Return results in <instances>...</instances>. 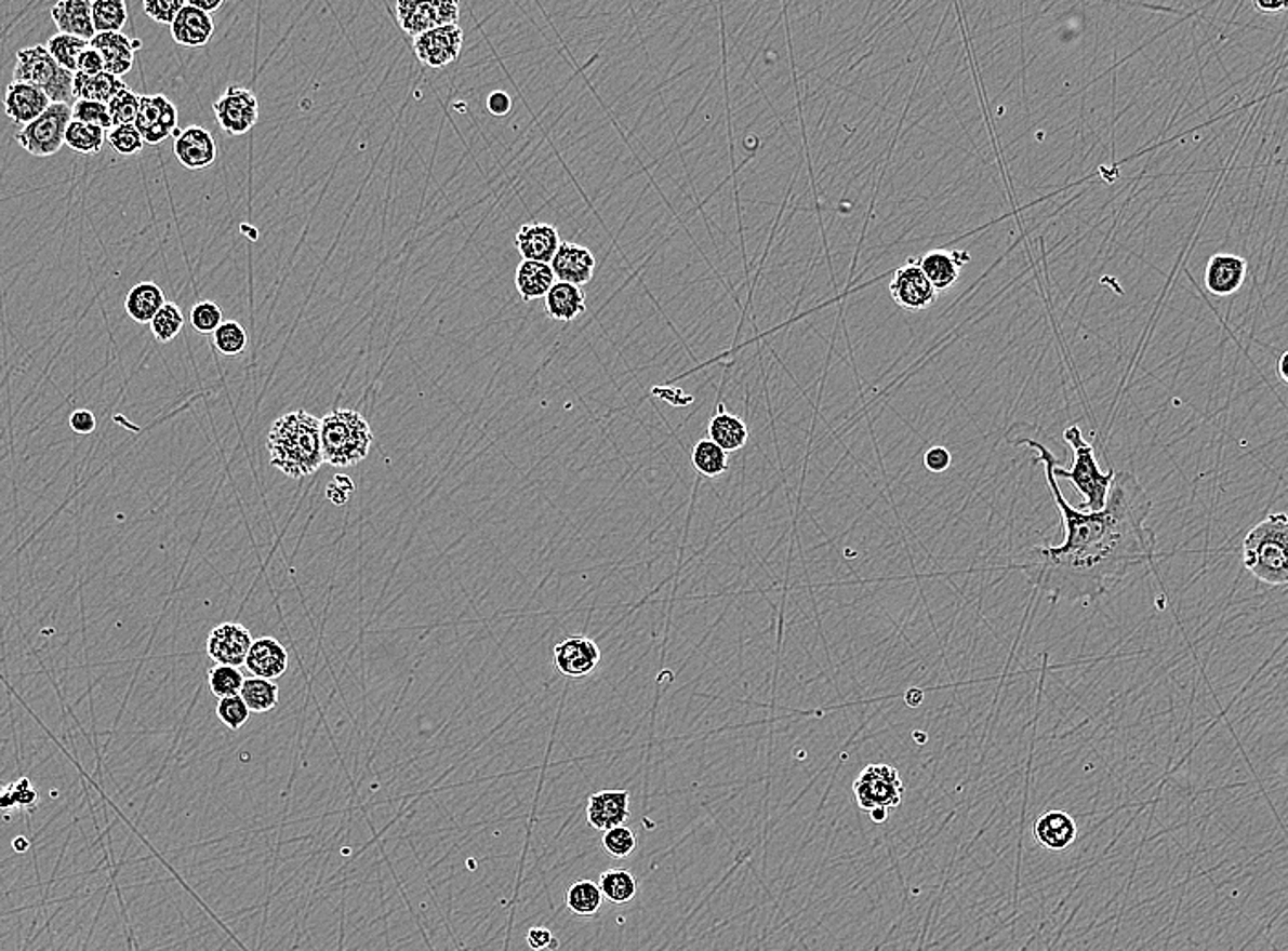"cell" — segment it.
I'll return each instance as SVG.
<instances>
[{
    "label": "cell",
    "instance_id": "cell-1",
    "mask_svg": "<svg viewBox=\"0 0 1288 951\" xmlns=\"http://www.w3.org/2000/svg\"><path fill=\"white\" fill-rule=\"evenodd\" d=\"M1010 443L1036 454L1034 464L1044 467L1045 482L1065 530L1060 546L1036 547L1023 564L1015 565L1034 588L1058 601H1097L1123 582L1134 567L1152 562L1157 547L1155 531L1147 527L1153 501L1133 472H1115L1102 511H1080L1063 498L1052 474L1057 458L1047 446L1028 438Z\"/></svg>",
    "mask_w": 1288,
    "mask_h": 951
},
{
    "label": "cell",
    "instance_id": "cell-2",
    "mask_svg": "<svg viewBox=\"0 0 1288 951\" xmlns=\"http://www.w3.org/2000/svg\"><path fill=\"white\" fill-rule=\"evenodd\" d=\"M266 448L269 464L288 478L315 474L324 464L321 419L306 411L288 412L269 428Z\"/></svg>",
    "mask_w": 1288,
    "mask_h": 951
},
{
    "label": "cell",
    "instance_id": "cell-3",
    "mask_svg": "<svg viewBox=\"0 0 1288 951\" xmlns=\"http://www.w3.org/2000/svg\"><path fill=\"white\" fill-rule=\"evenodd\" d=\"M1243 564L1259 582L1283 588L1288 582V518L1269 514L1243 540Z\"/></svg>",
    "mask_w": 1288,
    "mask_h": 951
},
{
    "label": "cell",
    "instance_id": "cell-4",
    "mask_svg": "<svg viewBox=\"0 0 1288 951\" xmlns=\"http://www.w3.org/2000/svg\"><path fill=\"white\" fill-rule=\"evenodd\" d=\"M1063 440L1067 441V445L1075 452V459L1068 469L1058 464L1057 459L1052 464V474L1057 480L1058 478L1068 480L1073 483V487L1081 494L1084 501H1081L1080 511H1102L1105 501H1107L1111 483L1115 480V470H1110V472L1100 470L1094 446L1084 440L1080 427H1076V425L1068 427L1063 432Z\"/></svg>",
    "mask_w": 1288,
    "mask_h": 951
},
{
    "label": "cell",
    "instance_id": "cell-5",
    "mask_svg": "<svg viewBox=\"0 0 1288 951\" xmlns=\"http://www.w3.org/2000/svg\"><path fill=\"white\" fill-rule=\"evenodd\" d=\"M372 428L362 414L350 408L333 411L321 419L324 464L345 469L369 456Z\"/></svg>",
    "mask_w": 1288,
    "mask_h": 951
},
{
    "label": "cell",
    "instance_id": "cell-6",
    "mask_svg": "<svg viewBox=\"0 0 1288 951\" xmlns=\"http://www.w3.org/2000/svg\"><path fill=\"white\" fill-rule=\"evenodd\" d=\"M15 83L31 84L42 90L52 103L74 105V73L61 68L44 44L23 48L15 55L13 68Z\"/></svg>",
    "mask_w": 1288,
    "mask_h": 951
},
{
    "label": "cell",
    "instance_id": "cell-7",
    "mask_svg": "<svg viewBox=\"0 0 1288 951\" xmlns=\"http://www.w3.org/2000/svg\"><path fill=\"white\" fill-rule=\"evenodd\" d=\"M71 107L65 103H52L47 112L24 125L15 134V142L28 155L37 158L54 156L65 147L66 129L70 125Z\"/></svg>",
    "mask_w": 1288,
    "mask_h": 951
},
{
    "label": "cell",
    "instance_id": "cell-8",
    "mask_svg": "<svg viewBox=\"0 0 1288 951\" xmlns=\"http://www.w3.org/2000/svg\"><path fill=\"white\" fill-rule=\"evenodd\" d=\"M855 800L862 811L895 808L903 802L904 783L897 768L885 763L867 765L853 783Z\"/></svg>",
    "mask_w": 1288,
    "mask_h": 951
},
{
    "label": "cell",
    "instance_id": "cell-9",
    "mask_svg": "<svg viewBox=\"0 0 1288 951\" xmlns=\"http://www.w3.org/2000/svg\"><path fill=\"white\" fill-rule=\"evenodd\" d=\"M213 110L222 132L227 136H244L258 123L261 105L251 90L231 84L214 102Z\"/></svg>",
    "mask_w": 1288,
    "mask_h": 951
},
{
    "label": "cell",
    "instance_id": "cell-10",
    "mask_svg": "<svg viewBox=\"0 0 1288 951\" xmlns=\"http://www.w3.org/2000/svg\"><path fill=\"white\" fill-rule=\"evenodd\" d=\"M398 23L407 36H422L425 31L436 30L441 26H452L460 21V4L454 0H434V2H410L399 0L396 4Z\"/></svg>",
    "mask_w": 1288,
    "mask_h": 951
},
{
    "label": "cell",
    "instance_id": "cell-11",
    "mask_svg": "<svg viewBox=\"0 0 1288 951\" xmlns=\"http://www.w3.org/2000/svg\"><path fill=\"white\" fill-rule=\"evenodd\" d=\"M890 295L893 303L906 311H925L939 297L927 274L919 268V262L914 258L906 260L891 277Z\"/></svg>",
    "mask_w": 1288,
    "mask_h": 951
},
{
    "label": "cell",
    "instance_id": "cell-12",
    "mask_svg": "<svg viewBox=\"0 0 1288 951\" xmlns=\"http://www.w3.org/2000/svg\"><path fill=\"white\" fill-rule=\"evenodd\" d=\"M134 126L147 145H160L178 131V108L163 94L140 95Z\"/></svg>",
    "mask_w": 1288,
    "mask_h": 951
},
{
    "label": "cell",
    "instance_id": "cell-13",
    "mask_svg": "<svg viewBox=\"0 0 1288 951\" xmlns=\"http://www.w3.org/2000/svg\"><path fill=\"white\" fill-rule=\"evenodd\" d=\"M412 46H414V54L422 65L428 66V68H446L462 54L464 30L460 28V24L441 26V28L414 37Z\"/></svg>",
    "mask_w": 1288,
    "mask_h": 951
},
{
    "label": "cell",
    "instance_id": "cell-14",
    "mask_svg": "<svg viewBox=\"0 0 1288 951\" xmlns=\"http://www.w3.org/2000/svg\"><path fill=\"white\" fill-rule=\"evenodd\" d=\"M553 660L558 672L566 678H588L600 662V649L595 641L584 635L568 637L553 649Z\"/></svg>",
    "mask_w": 1288,
    "mask_h": 951
},
{
    "label": "cell",
    "instance_id": "cell-15",
    "mask_svg": "<svg viewBox=\"0 0 1288 951\" xmlns=\"http://www.w3.org/2000/svg\"><path fill=\"white\" fill-rule=\"evenodd\" d=\"M251 644H253V637L245 626L238 625V622H224L209 633L208 655L216 665L240 668V666H244Z\"/></svg>",
    "mask_w": 1288,
    "mask_h": 951
},
{
    "label": "cell",
    "instance_id": "cell-16",
    "mask_svg": "<svg viewBox=\"0 0 1288 951\" xmlns=\"http://www.w3.org/2000/svg\"><path fill=\"white\" fill-rule=\"evenodd\" d=\"M549 266H552L555 280L582 287L594 279L597 260L586 245L562 242L553 256V260L549 262Z\"/></svg>",
    "mask_w": 1288,
    "mask_h": 951
},
{
    "label": "cell",
    "instance_id": "cell-17",
    "mask_svg": "<svg viewBox=\"0 0 1288 951\" xmlns=\"http://www.w3.org/2000/svg\"><path fill=\"white\" fill-rule=\"evenodd\" d=\"M174 156L180 165L189 171H202L213 165L218 156V147L213 134L203 126L190 125L174 137Z\"/></svg>",
    "mask_w": 1288,
    "mask_h": 951
},
{
    "label": "cell",
    "instance_id": "cell-18",
    "mask_svg": "<svg viewBox=\"0 0 1288 951\" xmlns=\"http://www.w3.org/2000/svg\"><path fill=\"white\" fill-rule=\"evenodd\" d=\"M90 48H94L102 55L105 71L114 78L121 79L132 70L134 55H136V50L142 48V41L140 39L132 41L123 31H112V34H95L94 39L90 41Z\"/></svg>",
    "mask_w": 1288,
    "mask_h": 951
},
{
    "label": "cell",
    "instance_id": "cell-19",
    "mask_svg": "<svg viewBox=\"0 0 1288 951\" xmlns=\"http://www.w3.org/2000/svg\"><path fill=\"white\" fill-rule=\"evenodd\" d=\"M560 235L552 224L544 222H529L518 229L515 245L522 260L549 264L560 247Z\"/></svg>",
    "mask_w": 1288,
    "mask_h": 951
},
{
    "label": "cell",
    "instance_id": "cell-20",
    "mask_svg": "<svg viewBox=\"0 0 1288 951\" xmlns=\"http://www.w3.org/2000/svg\"><path fill=\"white\" fill-rule=\"evenodd\" d=\"M1033 836L1036 844L1052 853H1063L1073 847L1078 839L1075 818L1065 811H1049L1034 821Z\"/></svg>",
    "mask_w": 1288,
    "mask_h": 951
},
{
    "label": "cell",
    "instance_id": "cell-21",
    "mask_svg": "<svg viewBox=\"0 0 1288 951\" xmlns=\"http://www.w3.org/2000/svg\"><path fill=\"white\" fill-rule=\"evenodd\" d=\"M244 666L248 668V672L253 673V678L275 681L288 672L290 657H288V649L277 639L261 637L251 644Z\"/></svg>",
    "mask_w": 1288,
    "mask_h": 951
},
{
    "label": "cell",
    "instance_id": "cell-22",
    "mask_svg": "<svg viewBox=\"0 0 1288 951\" xmlns=\"http://www.w3.org/2000/svg\"><path fill=\"white\" fill-rule=\"evenodd\" d=\"M1247 271V260L1241 256L1213 255L1206 266V287L1216 297H1229L1245 284Z\"/></svg>",
    "mask_w": 1288,
    "mask_h": 951
},
{
    "label": "cell",
    "instance_id": "cell-23",
    "mask_svg": "<svg viewBox=\"0 0 1288 951\" xmlns=\"http://www.w3.org/2000/svg\"><path fill=\"white\" fill-rule=\"evenodd\" d=\"M589 826L597 831H610L624 826L629 818L628 791H600L592 794L586 807Z\"/></svg>",
    "mask_w": 1288,
    "mask_h": 951
},
{
    "label": "cell",
    "instance_id": "cell-24",
    "mask_svg": "<svg viewBox=\"0 0 1288 951\" xmlns=\"http://www.w3.org/2000/svg\"><path fill=\"white\" fill-rule=\"evenodd\" d=\"M52 105L48 99V95L42 90L31 86V84L12 83L6 86V94H4V112L8 118L12 119L13 123L18 125H28L34 119L39 118L41 113L47 112V108Z\"/></svg>",
    "mask_w": 1288,
    "mask_h": 951
},
{
    "label": "cell",
    "instance_id": "cell-25",
    "mask_svg": "<svg viewBox=\"0 0 1288 951\" xmlns=\"http://www.w3.org/2000/svg\"><path fill=\"white\" fill-rule=\"evenodd\" d=\"M970 258L972 256L968 255L967 251L939 250L928 253L917 262H919L922 273L927 274V279L933 285V290L941 293L957 284L959 269L962 268V264L970 262Z\"/></svg>",
    "mask_w": 1288,
    "mask_h": 951
},
{
    "label": "cell",
    "instance_id": "cell-26",
    "mask_svg": "<svg viewBox=\"0 0 1288 951\" xmlns=\"http://www.w3.org/2000/svg\"><path fill=\"white\" fill-rule=\"evenodd\" d=\"M213 15L200 12L185 2L178 15L171 24V36L174 42L185 48H202L213 39Z\"/></svg>",
    "mask_w": 1288,
    "mask_h": 951
},
{
    "label": "cell",
    "instance_id": "cell-27",
    "mask_svg": "<svg viewBox=\"0 0 1288 951\" xmlns=\"http://www.w3.org/2000/svg\"><path fill=\"white\" fill-rule=\"evenodd\" d=\"M52 21H54L55 28H57V34L78 37V39H83L87 42L92 41L95 37L92 13H90V2H87V0H65V2H57L52 8Z\"/></svg>",
    "mask_w": 1288,
    "mask_h": 951
},
{
    "label": "cell",
    "instance_id": "cell-28",
    "mask_svg": "<svg viewBox=\"0 0 1288 951\" xmlns=\"http://www.w3.org/2000/svg\"><path fill=\"white\" fill-rule=\"evenodd\" d=\"M544 298L547 317L553 321L573 322L586 311V293L579 285L557 280Z\"/></svg>",
    "mask_w": 1288,
    "mask_h": 951
},
{
    "label": "cell",
    "instance_id": "cell-29",
    "mask_svg": "<svg viewBox=\"0 0 1288 951\" xmlns=\"http://www.w3.org/2000/svg\"><path fill=\"white\" fill-rule=\"evenodd\" d=\"M555 274H553L552 266L549 264H541V262L522 260L518 264L517 273H515V285H517L518 295L523 303H531L536 298H544L547 292L552 290L555 284Z\"/></svg>",
    "mask_w": 1288,
    "mask_h": 951
},
{
    "label": "cell",
    "instance_id": "cell-30",
    "mask_svg": "<svg viewBox=\"0 0 1288 951\" xmlns=\"http://www.w3.org/2000/svg\"><path fill=\"white\" fill-rule=\"evenodd\" d=\"M708 440L714 441L727 454L736 452L747 445L748 428L742 417L725 411L719 404V411L708 423Z\"/></svg>",
    "mask_w": 1288,
    "mask_h": 951
},
{
    "label": "cell",
    "instance_id": "cell-31",
    "mask_svg": "<svg viewBox=\"0 0 1288 951\" xmlns=\"http://www.w3.org/2000/svg\"><path fill=\"white\" fill-rule=\"evenodd\" d=\"M165 303V293L160 285L156 282H140L127 293V316L137 324H150Z\"/></svg>",
    "mask_w": 1288,
    "mask_h": 951
},
{
    "label": "cell",
    "instance_id": "cell-32",
    "mask_svg": "<svg viewBox=\"0 0 1288 951\" xmlns=\"http://www.w3.org/2000/svg\"><path fill=\"white\" fill-rule=\"evenodd\" d=\"M123 89H127V84L107 71H102L97 76L74 73V99L76 102H95L107 105L114 95Z\"/></svg>",
    "mask_w": 1288,
    "mask_h": 951
},
{
    "label": "cell",
    "instance_id": "cell-33",
    "mask_svg": "<svg viewBox=\"0 0 1288 951\" xmlns=\"http://www.w3.org/2000/svg\"><path fill=\"white\" fill-rule=\"evenodd\" d=\"M90 13H92L95 34L121 31L129 21V8H127L125 0H92Z\"/></svg>",
    "mask_w": 1288,
    "mask_h": 951
},
{
    "label": "cell",
    "instance_id": "cell-34",
    "mask_svg": "<svg viewBox=\"0 0 1288 951\" xmlns=\"http://www.w3.org/2000/svg\"><path fill=\"white\" fill-rule=\"evenodd\" d=\"M105 142H107V131H103L99 126L87 125V123L71 119L70 125L66 129L65 145L79 155H99Z\"/></svg>",
    "mask_w": 1288,
    "mask_h": 951
},
{
    "label": "cell",
    "instance_id": "cell-35",
    "mask_svg": "<svg viewBox=\"0 0 1288 951\" xmlns=\"http://www.w3.org/2000/svg\"><path fill=\"white\" fill-rule=\"evenodd\" d=\"M240 697L244 699L251 712H271L279 705V686L274 681L251 675L250 679H244Z\"/></svg>",
    "mask_w": 1288,
    "mask_h": 951
},
{
    "label": "cell",
    "instance_id": "cell-36",
    "mask_svg": "<svg viewBox=\"0 0 1288 951\" xmlns=\"http://www.w3.org/2000/svg\"><path fill=\"white\" fill-rule=\"evenodd\" d=\"M566 903L575 915L594 916L602 906V893L592 880H579L566 893Z\"/></svg>",
    "mask_w": 1288,
    "mask_h": 951
},
{
    "label": "cell",
    "instance_id": "cell-37",
    "mask_svg": "<svg viewBox=\"0 0 1288 951\" xmlns=\"http://www.w3.org/2000/svg\"><path fill=\"white\" fill-rule=\"evenodd\" d=\"M599 889L610 902L628 903L637 895V880L629 871L610 869L600 874Z\"/></svg>",
    "mask_w": 1288,
    "mask_h": 951
},
{
    "label": "cell",
    "instance_id": "cell-38",
    "mask_svg": "<svg viewBox=\"0 0 1288 951\" xmlns=\"http://www.w3.org/2000/svg\"><path fill=\"white\" fill-rule=\"evenodd\" d=\"M692 464L700 474L718 478L729 469V454L707 438V440L695 443L694 451H692Z\"/></svg>",
    "mask_w": 1288,
    "mask_h": 951
},
{
    "label": "cell",
    "instance_id": "cell-39",
    "mask_svg": "<svg viewBox=\"0 0 1288 951\" xmlns=\"http://www.w3.org/2000/svg\"><path fill=\"white\" fill-rule=\"evenodd\" d=\"M48 54L52 55V59L65 68V70L76 73V65H78L79 55L83 54L84 50L90 46V42L78 39V37L65 36V34H55L54 37L48 39L44 44Z\"/></svg>",
    "mask_w": 1288,
    "mask_h": 951
},
{
    "label": "cell",
    "instance_id": "cell-40",
    "mask_svg": "<svg viewBox=\"0 0 1288 951\" xmlns=\"http://www.w3.org/2000/svg\"><path fill=\"white\" fill-rule=\"evenodd\" d=\"M185 326V317L182 309L174 303L163 304V308L156 313L155 319L150 321V332L155 335V339L161 345H167L171 340L176 339Z\"/></svg>",
    "mask_w": 1288,
    "mask_h": 951
},
{
    "label": "cell",
    "instance_id": "cell-41",
    "mask_svg": "<svg viewBox=\"0 0 1288 951\" xmlns=\"http://www.w3.org/2000/svg\"><path fill=\"white\" fill-rule=\"evenodd\" d=\"M213 345L222 356L237 357L244 353L248 346V333L237 321H224L213 333Z\"/></svg>",
    "mask_w": 1288,
    "mask_h": 951
},
{
    "label": "cell",
    "instance_id": "cell-42",
    "mask_svg": "<svg viewBox=\"0 0 1288 951\" xmlns=\"http://www.w3.org/2000/svg\"><path fill=\"white\" fill-rule=\"evenodd\" d=\"M208 681L209 689L213 692V696L226 699V697L240 696L244 675L240 672V668H235V666L216 665L209 672Z\"/></svg>",
    "mask_w": 1288,
    "mask_h": 951
},
{
    "label": "cell",
    "instance_id": "cell-43",
    "mask_svg": "<svg viewBox=\"0 0 1288 951\" xmlns=\"http://www.w3.org/2000/svg\"><path fill=\"white\" fill-rule=\"evenodd\" d=\"M0 808H21L24 813H34L37 808V791L30 779L23 778L17 783L0 787Z\"/></svg>",
    "mask_w": 1288,
    "mask_h": 951
},
{
    "label": "cell",
    "instance_id": "cell-44",
    "mask_svg": "<svg viewBox=\"0 0 1288 951\" xmlns=\"http://www.w3.org/2000/svg\"><path fill=\"white\" fill-rule=\"evenodd\" d=\"M107 107L110 119H112V129L114 126L134 125L137 110H140V95L127 86L114 95L112 99L107 103Z\"/></svg>",
    "mask_w": 1288,
    "mask_h": 951
},
{
    "label": "cell",
    "instance_id": "cell-45",
    "mask_svg": "<svg viewBox=\"0 0 1288 951\" xmlns=\"http://www.w3.org/2000/svg\"><path fill=\"white\" fill-rule=\"evenodd\" d=\"M222 322H224V313H222L221 306L213 300H202L190 308V326L202 335L216 332Z\"/></svg>",
    "mask_w": 1288,
    "mask_h": 951
},
{
    "label": "cell",
    "instance_id": "cell-46",
    "mask_svg": "<svg viewBox=\"0 0 1288 951\" xmlns=\"http://www.w3.org/2000/svg\"><path fill=\"white\" fill-rule=\"evenodd\" d=\"M107 143L119 156H134L145 147L142 134L134 125L114 126L107 132Z\"/></svg>",
    "mask_w": 1288,
    "mask_h": 951
},
{
    "label": "cell",
    "instance_id": "cell-47",
    "mask_svg": "<svg viewBox=\"0 0 1288 951\" xmlns=\"http://www.w3.org/2000/svg\"><path fill=\"white\" fill-rule=\"evenodd\" d=\"M71 119L87 123V125L99 126V129L107 132L112 129V119H110V113H108V107L105 103L74 102V105H71Z\"/></svg>",
    "mask_w": 1288,
    "mask_h": 951
},
{
    "label": "cell",
    "instance_id": "cell-48",
    "mask_svg": "<svg viewBox=\"0 0 1288 951\" xmlns=\"http://www.w3.org/2000/svg\"><path fill=\"white\" fill-rule=\"evenodd\" d=\"M216 715L229 731H238L250 721L251 710L245 705L244 699L240 696L226 697V699H218V707H216Z\"/></svg>",
    "mask_w": 1288,
    "mask_h": 951
},
{
    "label": "cell",
    "instance_id": "cell-49",
    "mask_svg": "<svg viewBox=\"0 0 1288 951\" xmlns=\"http://www.w3.org/2000/svg\"><path fill=\"white\" fill-rule=\"evenodd\" d=\"M602 845L606 853L613 858H626L636 849V834L629 831L628 827H613L602 836Z\"/></svg>",
    "mask_w": 1288,
    "mask_h": 951
},
{
    "label": "cell",
    "instance_id": "cell-50",
    "mask_svg": "<svg viewBox=\"0 0 1288 951\" xmlns=\"http://www.w3.org/2000/svg\"><path fill=\"white\" fill-rule=\"evenodd\" d=\"M185 6L184 0H145L143 12L155 23L171 26L180 10Z\"/></svg>",
    "mask_w": 1288,
    "mask_h": 951
},
{
    "label": "cell",
    "instance_id": "cell-51",
    "mask_svg": "<svg viewBox=\"0 0 1288 951\" xmlns=\"http://www.w3.org/2000/svg\"><path fill=\"white\" fill-rule=\"evenodd\" d=\"M356 491V485L351 482L350 475L337 474L332 482L328 483L327 498L335 504V506H345L348 501V496Z\"/></svg>",
    "mask_w": 1288,
    "mask_h": 951
},
{
    "label": "cell",
    "instance_id": "cell-52",
    "mask_svg": "<svg viewBox=\"0 0 1288 951\" xmlns=\"http://www.w3.org/2000/svg\"><path fill=\"white\" fill-rule=\"evenodd\" d=\"M105 71V63L97 50L94 48H87L83 54L79 55L78 65H76V73H83V76H97Z\"/></svg>",
    "mask_w": 1288,
    "mask_h": 951
},
{
    "label": "cell",
    "instance_id": "cell-53",
    "mask_svg": "<svg viewBox=\"0 0 1288 951\" xmlns=\"http://www.w3.org/2000/svg\"><path fill=\"white\" fill-rule=\"evenodd\" d=\"M952 464L951 452L946 451L944 446H932L930 451L925 454V465L930 472H944Z\"/></svg>",
    "mask_w": 1288,
    "mask_h": 951
},
{
    "label": "cell",
    "instance_id": "cell-54",
    "mask_svg": "<svg viewBox=\"0 0 1288 951\" xmlns=\"http://www.w3.org/2000/svg\"><path fill=\"white\" fill-rule=\"evenodd\" d=\"M513 99L512 95L504 92V90H494L493 94L488 97V110L496 116V118H504L512 112Z\"/></svg>",
    "mask_w": 1288,
    "mask_h": 951
},
{
    "label": "cell",
    "instance_id": "cell-55",
    "mask_svg": "<svg viewBox=\"0 0 1288 951\" xmlns=\"http://www.w3.org/2000/svg\"><path fill=\"white\" fill-rule=\"evenodd\" d=\"M95 416L87 408H78L70 416V428L78 434H92L95 430Z\"/></svg>",
    "mask_w": 1288,
    "mask_h": 951
},
{
    "label": "cell",
    "instance_id": "cell-56",
    "mask_svg": "<svg viewBox=\"0 0 1288 951\" xmlns=\"http://www.w3.org/2000/svg\"><path fill=\"white\" fill-rule=\"evenodd\" d=\"M553 942V935L546 927H531L528 934V945L531 950L542 951L549 948Z\"/></svg>",
    "mask_w": 1288,
    "mask_h": 951
},
{
    "label": "cell",
    "instance_id": "cell-57",
    "mask_svg": "<svg viewBox=\"0 0 1288 951\" xmlns=\"http://www.w3.org/2000/svg\"><path fill=\"white\" fill-rule=\"evenodd\" d=\"M187 4L197 8L200 12L208 13V15H213L224 6V0H189Z\"/></svg>",
    "mask_w": 1288,
    "mask_h": 951
},
{
    "label": "cell",
    "instance_id": "cell-58",
    "mask_svg": "<svg viewBox=\"0 0 1288 951\" xmlns=\"http://www.w3.org/2000/svg\"><path fill=\"white\" fill-rule=\"evenodd\" d=\"M1253 8H1256L1258 12L1277 13L1285 12V10L1288 8V4L1287 2H1265V0H1258V2H1253Z\"/></svg>",
    "mask_w": 1288,
    "mask_h": 951
},
{
    "label": "cell",
    "instance_id": "cell-59",
    "mask_svg": "<svg viewBox=\"0 0 1288 951\" xmlns=\"http://www.w3.org/2000/svg\"><path fill=\"white\" fill-rule=\"evenodd\" d=\"M869 816H872V820L875 821V823H885V821L888 820V808H873V811H869Z\"/></svg>",
    "mask_w": 1288,
    "mask_h": 951
},
{
    "label": "cell",
    "instance_id": "cell-60",
    "mask_svg": "<svg viewBox=\"0 0 1288 951\" xmlns=\"http://www.w3.org/2000/svg\"><path fill=\"white\" fill-rule=\"evenodd\" d=\"M1287 359L1288 351H1283L1282 359H1279V364H1277V370H1279V377H1282L1283 385H1287L1288 383Z\"/></svg>",
    "mask_w": 1288,
    "mask_h": 951
},
{
    "label": "cell",
    "instance_id": "cell-61",
    "mask_svg": "<svg viewBox=\"0 0 1288 951\" xmlns=\"http://www.w3.org/2000/svg\"><path fill=\"white\" fill-rule=\"evenodd\" d=\"M920 699H922V694H920L919 689H909L908 694H906V701H908L909 707H917Z\"/></svg>",
    "mask_w": 1288,
    "mask_h": 951
}]
</instances>
